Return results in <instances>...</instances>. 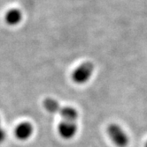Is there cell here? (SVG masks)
Wrapping results in <instances>:
<instances>
[{
    "instance_id": "277c9868",
    "label": "cell",
    "mask_w": 147,
    "mask_h": 147,
    "mask_svg": "<svg viewBox=\"0 0 147 147\" xmlns=\"http://www.w3.org/2000/svg\"><path fill=\"white\" fill-rule=\"evenodd\" d=\"M33 134V126L29 123H21L15 129V136L20 140H27Z\"/></svg>"
},
{
    "instance_id": "52a82bcc",
    "label": "cell",
    "mask_w": 147,
    "mask_h": 147,
    "mask_svg": "<svg viewBox=\"0 0 147 147\" xmlns=\"http://www.w3.org/2000/svg\"><path fill=\"white\" fill-rule=\"evenodd\" d=\"M43 105L44 107V109L50 113H57L58 109H59V107H60L59 102L56 100L51 99V98H46L44 100Z\"/></svg>"
},
{
    "instance_id": "3957f363",
    "label": "cell",
    "mask_w": 147,
    "mask_h": 147,
    "mask_svg": "<svg viewBox=\"0 0 147 147\" xmlns=\"http://www.w3.org/2000/svg\"><path fill=\"white\" fill-rule=\"evenodd\" d=\"M58 131H59V134L63 138L69 139L76 134L77 125L75 122L63 120V121H61L59 123Z\"/></svg>"
},
{
    "instance_id": "6da1fadb",
    "label": "cell",
    "mask_w": 147,
    "mask_h": 147,
    "mask_svg": "<svg viewBox=\"0 0 147 147\" xmlns=\"http://www.w3.org/2000/svg\"><path fill=\"white\" fill-rule=\"evenodd\" d=\"M94 65L90 62H85L80 64L72 73V79L76 84H84L90 78Z\"/></svg>"
},
{
    "instance_id": "ba28073f",
    "label": "cell",
    "mask_w": 147,
    "mask_h": 147,
    "mask_svg": "<svg viewBox=\"0 0 147 147\" xmlns=\"http://www.w3.org/2000/svg\"><path fill=\"white\" fill-rule=\"evenodd\" d=\"M5 138V132L0 128V143H2Z\"/></svg>"
},
{
    "instance_id": "5b68a950",
    "label": "cell",
    "mask_w": 147,
    "mask_h": 147,
    "mask_svg": "<svg viewBox=\"0 0 147 147\" xmlns=\"http://www.w3.org/2000/svg\"><path fill=\"white\" fill-rule=\"evenodd\" d=\"M57 113L59 115H61L64 120H66V121L75 122L78 118L77 110L74 108H71V107H59Z\"/></svg>"
},
{
    "instance_id": "7a4b0ae2",
    "label": "cell",
    "mask_w": 147,
    "mask_h": 147,
    "mask_svg": "<svg viewBox=\"0 0 147 147\" xmlns=\"http://www.w3.org/2000/svg\"><path fill=\"white\" fill-rule=\"evenodd\" d=\"M107 133L111 140L118 147H126L129 144V137L124 130L115 123H112L107 127Z\"/></svg>"
},
{
    "instance_id": "8992f818",
    "label": "cell",
    "mask_w": 147,
    "mask_h": 147,
    "mask_svg": "<svg viewBox=\"0 0 147 147\" xmlns=\"http://www.w3.org/2000/svg\"><path fill=\"white\" fill-rule=\"evenodd\" d=\"M22 18L21 11L18 9H11L5 14V21L8 25L13 26L21 22Z\"/></svg>"
},
{
    "instance_id": "9c48e42d",
    "label": "cell",
    "mask_w": 147,
    "mask_h": 147,
    "mask_svg": "<svg viewBox=\"0 0 147 147\" xmlns=\"http://www.w3.org/2000/svg\"><path fill=\"white\" fill-rule=\"evenodd\" d=\"M144 147H147V142H146V144H145V146Z\"/></svg>"
}]
</instances>
